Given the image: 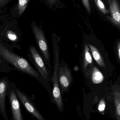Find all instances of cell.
I'll return each instance as SVG.
<instances>
[{"label": "cell", "mask_w": 120, "mask_h": 120, "mask_svg": "<svg viewBox=\"0 0 120 120\" xmlns=\"http://www.w3.org/2000/svg\"><path fill=\"white\" fill-rule=\"evenodd\" d=\"M32 29L39 52L50 70H51L49 46L43 29L41 26H38L34 23L32 24Z\"/></svg>", "instance_id": "3957f363"}, {"label": "cell", "mask_w": 120, "mask_h": 120, "mask_svg": "<svg viewBox=\"0 0 120 120\" xmlns=\"http://www.w3.org/2000/svg\"><path fill=\"white\" fill-rule=\"evenodd\" d=\"M6 35L8 39L11 41L15 42L17 41L18 39V37L17 34L11 30H7Z\"/></svg>", "instance_id": "2e32d148"}, {"label": "cell", "mask_w": 120, "mask_h": 120, "mask_svg": "<svg viewBox=\"0 0 120 120\" xmlns=\"http://www.w3.org/2000/svg\"><path fill=\"white\" fill-rule=\"evenodd\" d=\"M10 100L13 116L14 120H22L19 103L14 90L11 91Z\"/></svg>", "instance_id": "ba28073f"}, {"label": "cell", "mask_w": 120, "mask_h": 120, "mask_svg": "<svg viewBox=\"0 0 120 120\" xmlns=\"http://www.w3.org/2000/svg\"><path fill=\"white\" fill-rule=\"evenodd\" d=\"M52 42L53 48V60L52 79L53 84L52 94L53 99L58 109L62 111L63 109V101L58 79V73L60 65V49L59 40L55 34H52Z\"/></svg>", "instance_id": "7a4b0ae2"}, {"label": "cell", "mask_w": 120, "mask_h": 120, "mask_svg": "<svg viewBox=\"0 0 120 120\" xmlns=\"http://www.w3.org/2000/svg\"><path fill=\"white\" fill-rule=\"evenodd\" d=\"M2 62V61H1V60L0 58V63H1Z\"/></svg>", "instance_id": "603a6c76"}, {"label": "cell", "mask_w": 120, "mask_h": 120, "mask_svg": "<svg viewBox=\"0 0 120 120\" xmlns=\"http://www.w3.org/2000/svg\"><path fill=\"white\" fill-rule=\"evenodd\" d=\"M82 3L88 13H91V7L89 0H82Z\"/></svg>", "instance_id": "ac0fdd59"}, {"label": "cell", "mask_w": 120, "mask_h": 120, "mask_svg": "<svg viewBox=\"0 0 120 120\" xmlns=\"http://www.w3.org/2000/svg\"><path fill=\"white\" fill-rule=\"evenodd\" d=\"M30 0H18V10L19 15H22L24 12L28 3Z\"/></svg>", "instance_id": "5bb4252c"}, {"label": "cell", "mask_w": 120, "mask_h": 120, "mask_svg": "<svg viewBox=\"0 0 120 120\" xmlns=\"http://www.w3.org/2000/svg\"><path fill=\"white\" fill-rule=\"evenodd\" d=\"M11 84L15 88L18 96L27 110L38 120H45L41 113L37 110L35 106H34L30 102L26 95L16 87L15 84L13 82H12Z\"/></svg>", "instance_id": "8992f818"}, {"label": "cell", "mask_w": 120, "mask_h": 120, "mask_svg": "<svg viewBox=\"0 0 120 120\" xmlns=\"http://www.w3.org/2000/svg\"><path fill=\"white\" fill-rule=\"evenodd\" d=\"M116 51H117L118 59L120 63V40H118L117 41Z\"/></svg>", "instance_id": "d6986e66"}, {"label": "cell", "mask_w": 120, "mask_h": 120, "mask_svg": "<svg viewBox=\"0 0 120 120\" xmlns=\"http://www.w3.org/2000/svg\"><path fill=\"white\" fill-rule=\"evenodd\" d=\"M57 0H48V2L50 5H52L54 4Z\"/></svg>", "instance_id": "ffe728a7"}, {"label": "cell", "mask_w": 120, "mask_h": 120, "mask_svg": "<svg viewBox=\"0 0 120 120\" xmlns=\"http://www.w3.org/2000/svg\"><path fill=\"white\" fill-rule=\"evenodd\" d=\"M29 58L36 67L37 71L43 79L49 82L50 80L51 72L41 53L34 45L29 48Z\"/></svg>", "instance_id": "277c9868"}, {"label": "cell", "mask_w": 120, "mask_h": 120, "mask_svg": "<svg viewBox=\"0 0 120 120\" xmlns=\"http://www.w3.org/2000/svg\"><path fill=\"white\" fill-rule=\"evenodd\" d=\"M58 79L60 88L62 92L68 90L73 82L71 70L68 65H61L60 63L58 73Z\"/></svg>", "instance_id": "5b68a950"}, {"label": "cell", "mask_w": 120, "mask_h": 120, "mask_svg": "<svg viewBox=\"0 0 120 120\" xmlns=\"http://www.w3.org/2000/svg\"><path fill=\"white\" fill-rule=\"evenodd\" d=\"M7 78L0 79V110L3 115L5 113V97L8 86Z\"/></svg>", "instance_id": "9c48e42d"}, {"label": "cell", "mask_w": 120, "mask_h": 120, "mask_svg": "<svg viewBox=\"0 0 120 120\" xmlns=\"http://www.w3.org/2000/svg\"><path fill=\"white\" fill-rule=\"evenodd\" d=\"M94 1L97 8L102 13L106 15L109 13L108 10L106 8L101 0H94Z\"/></svg>", "instance_id": "9a60e30c"}, {"label": "cell", "mask_w": 120, "mask_h": 120, "mask_svg": "<svg viewBox=\"0 0 120 120\" xmlns=\"http://www.w3.org/2000/svg\"><path fill=\"white\" fill-rule=\"evenodd\" d=\"M113 101L117 120H120V88H115L113 91Z\"/></svg>", "instance_id": "7c38bea8"}, {"label": "cell", "mask_w": 120, "mask_h": 120, "mask_svg": "<svg viewBox=\"0 0 120 120\" xmlns=\"http://www.w3.org/2000/svg\"><path fill=\"white\" fill-rule=\"evenodd\" d=\"M82 67L83 72L86 73L88 68L93 64V59L91 51L87 44H85L83 48Z\"/></svg>", "instance_id": "30bf717a"}, {"label": "cell", "mask_w": 120, "mask_h": 120, "mask_svg": "<svg viewBox=\"0 0 120 120\" xmlns=\"http://www.w3.org/2000/svg\"><path fill=\"white\" fill-rule=\"evenodd\" d=\"M92 68L91 76L93 82L95 84H99L103 82L104 76L102 73L96 67H93Z\"/></svg>", "instance_id": "4fadbf2b"}, {"label": "cell", "mask_w": 120, "mask_h": 120, "mask_svg": "<svg viewBox=\"0 0 120 120\" xmlns=\"http://www.w3.org/2000/svg\"><path fill=\"white\" fill-rule=\"evenodd\" d=\"M5 0H0V5H2L3 3H5Z\"/></svg>", "instance_id": "44dd1931"}, {"label": "cell", "mask_w": 120, "mask_h": 120, "mask_svg": "<svg viewBox=\"0 0 120 120\" xmlns=\"http://www.w3.org/2000/svg\"><path fill=\"white\" fill-rule=\"evenodd\" d=\"M105 108V103L103 99H101L99 104L98 110L100 112H102L104 111Z\"/></svg>", "instance_id": "e0dca14e"}, {"label": "cell", "mask_w": 120, "mask_h": 120, "mask_svg": "<svg viewBox=\"0 0 120 120\" xmlns=\"http://www.w3.org/2000/svg\"><path fill=\"white\" fill-rule=\"evenodd\" d=\"M110 16L107 18L115 25L120 31V6L117 0H112L109 4Z\"/></svg>", "instance_id": "52a82bcc"}, {"label": "cell", "mask_w": 120, "mask_h": 120, "mask_svg": "<svg viewBox=\"0 0 120 120\" xmlns=\"http://www.w3.org/2000/svg\"><path fill=\"white\" fill-rule=\"evenodd\" d=\"M0 56L20 72L29 75L39 80L41 77L27 60L10 51L1 43Z\"/></svg>", "instance_id": "6da1fadb"}, {"label": "cell", "mask_w": 120, "mask_h": 120, "mask_svg": "<svg viewBox=\"0 0 120 120\" xmlns=\"http://www.w3.org/2000/svg\"><path fill=\"white\" fill-rule=\"evenodd\" d=\"M89 48L94 60L97 64L103 68H106L105 64L100 52L97 48L92 44H88Z\"/></svg>", "instance_id": "8fae6325"}, {"label": "cell", "mask_w": 120, "mask_h": 120, "mask_svg": "<svg viewBox=\"0 0 120 120\" xmlns=\"http://www.w3.org/2000/svg\"><path fill=\"white\" fill-rule=\"evenodd\" d=\"M107 0V2H108L109 5L111 3V1H112V0Z\"/></svg>", "instance_id": "7402d4cb"}]
</instances>
